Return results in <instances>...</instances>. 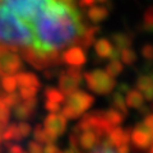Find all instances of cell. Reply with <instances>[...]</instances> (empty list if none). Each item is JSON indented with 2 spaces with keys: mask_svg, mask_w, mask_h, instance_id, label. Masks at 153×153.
<instances>
[{
  "mask_svg": "<svg viewBox=\"0 0 153 153\" xmlns=\"http://www.w3.org/2000/svg\"><path fill=\"white\" fill-rule=\"evenodd\" d=\"M30 151H31V153H42V148L38 143L32 142V143H30Z\"/></svg>",
  "mask_w": 153,
  "mask_h": 153,
  "instance_id": "obj_12",
  "label": "cell"
},
{
  "mask_svg": "<svg viewBox=\"0 0 153 153\" xmlns=\"http://www.w3.org/2000/svg\"><path fill=\"white\" fill-rule=\"evenodd\" d=\"M92 28L76 0H0V51L37 68L88 45Z\"/></svg>",
  "mask_w": 153,
  "mask_h": 153,
  "instance_id": "obj_1",
  "label": "cell"
},
{
  "mask_svg": "<svg viewBox=\"0 0 153 153\" xmlns=\"http://www.w3.org/2000/svg\"><path fill=\"white\" fill-rule=\"evenodd\" d=\"M30 131H31L30 125H27L26 123H21V124H19V126L16 129V135H14V138H16V139L23 138V137H26Z\"/></svg>",
  "mask_w": 153,
  "mask_h": 153,
  "instance_id": "obj_8",
  "label": "cell"
},
{
  "mask_svg": "<svg viewBox=\"0 0 153 153\" xmlns=\"http://www.w3.org/2000/svg\"><path fill=\"white\" fill-rule=\"evenodd\" d=\"M93 153H116V152H114L112 149H110L108 147H102V148H98V149H96Z\"/></svg>",
  "mask_w": 153,
  "mask_h": 153,
  "instance_id": "obj_14",
  "label": "cell"
},
{
  "mask_svg": "<svg viewBox=\"0 0 153 153\" xmlns=\"http://www.w3.org/2000/svg\"><path fill=\"white\" fill-rule=\"evenodd\" d=\"M92 103V97L82 92L73 93L69 98L68 106L63 110V116L65 117H75L80 112H83L85 108H88Z\"/></svg>",
  "mask_w": 153,
  "mask_h": 153,
  "instance_id": "obj_2",
  "label": "cell"
},
{
  "mask_svg": "<svg viewBox=\"0 0 153 153\" xmlns=\"http://www.w3.org/2000/svg\"><path fill=\"white\" fill-rule=\"evenodd\" d=\"M12 152H13V153H21L22 149H21L19 147H13V148H12Z\"/></svg>",
  "mask_w": 153,
  "mask_h": 153,
  "instance_id": "obj_15",
  "label": "cell"
},
{
  "mask_svg": "<svg viewBox=\"0 0 153 153\" xmlns=\"http://www.w3.org/2000/svg\"><path fill=\"white\" fill-rule=\"evenodd\" d=\"M87 79H88L89 87L98 93H107L114 87L112 80L106 74L100 73V71H96L93 74H88Z\"/></svg>",
  "mask_w": 153,
  "mask_h": 153,
  "instance_id": "obj_4",
  "label": "cell"
},
{
  "mask_svg": "<svg viewBox=\"0 0 153 153\" xmlns=\"http://www.w3.org/2000/svg\"><path fill=\"white\" fill-rule=\"evenodd\" d=\"M47 96H49L50 101H52V102L59 103L61 101V94L59 92H56V91H49V92H47Z\"/></svg>",
  "mask_w": 153,
  "mask_h": 153,
  "instance_id": "obj_11",
  "label": "cell"
},
{
  "mask_svg": "<svg viewBox=\"0 0 153 153\" xmlns=\"http://www.w3.org/2000/svg\"><path fill=\"white\" fill-rule=\"evenodd\" d=\"M3 85H4V88H5L8 92L12 93V91L14 89V87H16V79L5 78V79H4V82H3Z\"/></svg>",
  "mask_w": 153,
  "mask_h": 153,
  "instance_id": "obj_10",
  "label": "cell"
},
{
  "mask_svg": "<svg viewBox=\"0 0 153 153\" xmlns=\"http://www.w3.org/2000/svg\"><path fill=\"white\" fill-rule=\"evenodd\" d=\"M153 140V129L148 128L144 123L133 131V142L138 147L147 148Z\"/></svg>",
  "mask_w": 153,
  "mask_h": 153,
  "instance_id": "obj_5",
  "label": "cell"
},
{
  "mask_svg": "<svg viewBox=\"0 0 153 153\" xmlns=\"http://www.w3.org/2000/svg\"><path fill=\"white\" fill-rule=\"evenodd\" d=\"M65 125H66V121H65V117L63 115L51 114L45 121V128H46L45 133H46L47 138H49V140L50 142L54 140L56 137L63 134Z\"/></svg>",
  "mask_w": 153,
  "mask_h": 153,
  "instance_id": "obj_3",
  "label": "cell"
},
{
  "mask_svg": "<svg viewBox=\"0 0 153 153\" xmlns=\"http://www.w3.org/2000/svg\"><path fill=\"white\" fill-rule=\"evenodd\" d=\"M44 152L45 153H59V151H57V148H56V146L54 144V143H49Z\"/></svg>",
  "mask_w": 153,
  "mask_h": 153,
  "instance_id": "obj_13",
  "label": "cell"
},
{
  "mask_svg": "<svg viewBox=\"0 0 153 153\" xmlns=\"http://www.w3.org/2000/svg\"><path fill=\"white\" fill-rule=\"evenodd\" d=\"M128 103L133 107H139L143 103V97L138 92H130L128 96Z\"/></svg>",
  "mask_w": 153,
  "mask_h": 153,
  "instance_id": "obj_7",
  "label": "cell"
},
{
  "mask_svg": "<svg viewBox=\"0 0 153 153\" xmlns=\"http://www.w3.org/2000/svg\"><path fill=\"white\" fill-rule=\"evenodd\" d=\"M96 142V137H94V133L93 130H88L84 131L82 134V137H80V144H82V147L84 148H91Z\"/></svg>",
  "mask_w": 153,
  "mask_h": 153,
  "instance_id": "obj_6",
  "label": "cell"
},
{
  "mask_svg": "<svg viewBox=\"0 0 153 153\" xmlns=\"http://www.w3.org/2000/svg\"><path fill=\"white\" fill-rule=\"evenodd\" d=\"M105 117H106V120L110 123V124H119L121 121V115L116 112V111H110L105 115Z\"/></svg>",
  "mask_w": 153,
  "mask_h": 153,
  "instance_id": "obj_9",
  "label": "cell"
}]
</instances>
